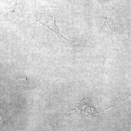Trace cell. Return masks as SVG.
Returning a JSON list of instances; mask_svg holds the SVG:
<instances>
[{"mask_svg":"<svg viewBox=\"0 0 131 131\" xmlns=\"http://www.w3.org/2000/svg\"><path fill=\"white\" fill-rule=\"evenodd\" d=\"M103 24L106 29L111 32H115L116 31L114 24L109 19H103Z\"/></svg>","mask_w":131,"mask_h":131,"instance_id":"1","label":"cell"}]
</instances>
